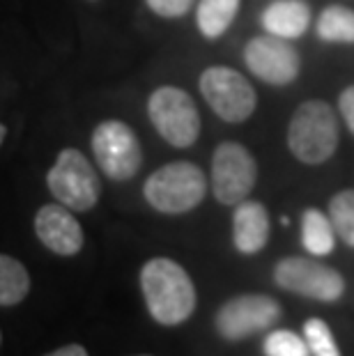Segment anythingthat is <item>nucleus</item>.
Here are the masks:
<instances>
[{"instance_id":"obj_24","label":"nucleus","mask_w":354,"mask_h":356,"mask_svg":"<svg viewBox=\"0 0 354 356\" xmlns=\"http://www.w3.org/2000/svg\"><path fill=\"white\" fill-rule=\"evenodd\" d=\"M44 356H88V352H86V347H81V345H65V347H60V350L49 352Z\"/></svg>"},{"instance_id":"obj_22","label":"nucleus","mask_w":354,"mask_h":356,"mask_svg":"<svg viewBox=\"0 0 354 356\" xmlns=\"http://www.w3.org/2000/svg\"><path fill=\"white\" fill-rule=\"evenodd\" d=\"M147 7L163 19H179L191 10L193 0H145Z\"/></svg>"},{"instance_id":"obj_7","label":"nucleus","mask_w":354,"mask_h":356,"mask_svg":"<svg viewBox=\"0 0 354 356\" xmlns=\"http://www.w3.org/2000/svg\"><path fill=\"white\" fill-rule=\"evenodd\" d=\"M200 92L209 108L225 122H244L258 106L253 86L232 67H209L200 76Z\"/></svg>"},{"instance_id":"obj_11","label":"nucleus","mask_w":354,"mask_h":356,"mask_svg":"<svg viewBox=\"0 0 354 356\" xmlns=\"http://www.w3.org/2000/svg\"><path fill=\"white\" fill-rule=\"evenodd\" d=\"M244 63L269 86H290L299 76V53L274 35L253 37L244 49Z\"/></svg>"},{"instance_id":"obj_18","label":"nucleus","mask_w":354,"mask_h":356,"mask_svg":"<svg viewBox=\"0 0 354 356\" xmlns=\"http://www.w3.org/2000/svg\"><path fill=\"white\" fill-rule=\"evenodd\" d=\"M318 37L331 44H354V10L331 5L318 19Z\"/></svg>"},{"instance_id":"obj_20","label":"nucleus","mask_w":354,"mask_h":356,"mask_svg":"<svg viewBox=\"0 0 354 356\" xmlns=\"http://www.w3.org/2000/svg\"><path fill=\"white\" fill-rule=\"evenodd\" d=\"M304 340L311 350V356H341L338 352V345L334 336H331V329L325 320H318V317H311L304 324Z\"/></svg>"},{"instance_id":"obj_9","label":"nucleus","mask_w":354,"mask_h":356,"mask_svg":"<svg viewBox=\"0 0 354 356\" xmlns=\"http://www.w3.org/2000/svg\"><path fill=\"white\" fill-rule=\"evenodd\" d=\"M274 280L283 290L315 301H336L345 292L343 276L311 257H285L276 264Z\"/></svg>"},{"instance_id":"obj_10","label":"nucleus","mask_w":354,"mask_h":356,"mask_svg":"<svg viewBox=\"0 0 354 356\" xmlns=\"http://www.w3.org/2000/svg\"><path fill=\"white\" fill-rule=\"evenodd\" d=\"M281 317V304L267 294H242L218 308L216 331L225 340H242L272 329Z\"/></svg>"},{"instance_id":"obj_12","label":"nucleus","mask_w":354,"mask_h":356,"mask_svg":"<svg viewBox=\"0 0 354 356\" xmlns=\"http://www.w3.org/2000/svg\"><path fill=\"white\" fill-rule=\"evenodd\" d=\"M35 232L56 255L72 257L83 248V228L65 204H44L35 216Z\"/></svg>"},{"instance_id":"obj_6","label":"nucleus","mask_w":354,"mask_h":356,"mask_svg":"<svg viewBox=\"0 0 354 356\" xmlns=\"http://www.w3.org/2000/svg\"><path fill=\"white\" fill-rule=\"evenodd\" d=\"M92 152L102 172L113 181L131 179L143 165V149L129 124L106 120L92 131Z\"/></svg>"},{"instance_id":"obj_16","label":"nucleus","mask_w":354,"mask_h":356,"mask_svg":"<svg viewBox=\"0 0 354 356\" xmlns=\"http://www.w3.org/2000/svg\"><path fill=\"white\" fill-rule=\"evenodd\" d=\"M239 12V0H200L195 12V24L202 37L216 40L232 26Z\"/></svg>"},{"instance_id":"obj_17","label":"nucleus","mask_w":354,"mask_h":356,"mask_svg":"<svg viewBox=\"0 0 354 356\" xmlns=\"http://www.w3.org/2000/svg\"><path fill=\"white\" fill-rule=\"evenodd\" d=\"M30 292V274L19 260L0 255V306H17Z\"/></svg>"},{"instance_id":"obj_21","label":"nucleus","mask_w":354,"mask_h":356,"mask_svg":"<svg viewBox=\"0 0 354 356\" xmlns=\"http://www.w3.org/2000/svg\"><path fill=\"white\" fill-rule=\"evenodd\" d=\"M267 356H311L306 340L295 331L281 329V331H272L265 338V345H262Z\"/></svg>"},{"instance_id":"obj_1","label":"nucleus","mask_w":354,"mask_h":356,"mask_svg":"<svg viewBox=\"0 0 354 356\" xmlns=\"http://www.w3.org/2000/svg\"><path fill=\"white\" fill-rule=\"evenodd\" d=\"M140 290L150 315L163 327H177L195 310V287L184 267L170 257H152L140 269Z\"/></svg>"},{"instance_id":"obj_15","label":"nucleus","mask_w":354,"mask_h":356,"mask_svg":"<svg viewBox=\"0 0 354 356\" xmlns=\"http://www.w3.org/2000/svg\"><path fill=\"white\" fill-rule=\"evenodd\" d=\"M301 244L311 255H329L336 246V230L331 218L320 209H306L301 214Z\"/></svg>"},{"instance_id":"obj_13","label":"nucleus","mask_w":354,"mask_h":356,"mask_svg":"<svg viewBox=\"0 0 354 356\" xmlns=\"http://www.w3.org/2000/svg\"><path fill=\"white\" fill-rule=\"evenodd\" d=\"M232 239L239 253L255 255L267 246L269 214L260 202L242 200L232 216Z\"/></svg>"},{"instance_id":"obj_19","label":"nucleus","mask_w":354,"mask_h":356,"mask_svg":"<svg viewBox=\"0 0 354 356\" xmlns=\"http://www.w3.org/2000/svg\"><path fill=\"white\" fill-rule=\"evenodd\" d=\"M329 218L338 237L350 248H354V191L352 188L336 193L334 198L329 200Z\"/></svg>"},{"instance_id":"obj_4","label":"nucleus","mask_w":354,"mask_h":356,"mask_svg":"<svg viewBox=\"0 0 354 356\" xmlns=\"http://www.w3.org/2000/svg\"><path fill=\"white\" fill-rule=\"evenodd\" d=\"M47 184L54 198L72 211L92 209L102 195V181L97 177V170L86 154L74 147H65L58 154L47 175Z\"/></svg>"},{"instance_id":"obj_25","label":"nucleus","mask_w":354,"mask_h":356,"mask_svg":"<svg viewBox=\"0 0 354 356\" xmlns=\"http://www.w3.org/2000/svg\"><path fill=\"white\" fill-rule=\"evenodd\" d=\"M5 134H7V129L0 124V145H3V140H5Z\"/></svg>"},{"instance_id":"obj_23","label":"nucleus","mask_w":354,"mask_h":356,"mask_svg":"<svg viewBox=\"0 0 354 356\" xmlns=\"http://www.w3.org/2000/svg\"><path fill=\"white\" fill-rule=\"evenodd\" d=\"M338 108H341V115L345 120V124L354 134V86L345 88L341 92V99H338Z\"/></svg>"},{"instance_id":"obj_14","label":"nucleus","mask_w":354,"mask_h":356,"mask_svg":"<svg viewBox=\"0 0 354 356\" xmlns=\"http://www.w3.org/2000/svg\"><path fill=\"white\" fill-rule=\"evenodd\" d=\"M260 24L267 35L297 40L311 26V10L301 0H276L262 12Z\"/></svg>"},{"instance_id":"obj_8","label":"nucleus","mask_w":354,"mask_h":356,"mask_svg":"<svg viewBox=\"0 0 354 356\" xmlns=\"http://www.w3.org/2000/svg\"><path fill=\"white\" fill-rule=\"evenodd\" d=\"M258 181V163L244 145L225 140L212 156V191L221 204H239Z\"/></svg>"},{"instance_id":"obj_2","label":"nucleus","mask_w":354,"mask_h":356,"mask_svg":"<svg viewBox=\"0 0 354 356\" xmlns=\"http://www.w3.org/2000/svg\"><path fill=\"white\" fill-rule=\"evenodd\" d=\"M288 147L301 163H325L338 147L336 113L327 102H304L288 124Z\"/></svg>"},{"instance_id":"obj_3","label":"nucleus","mask_w":354,"mask_h":356,"mask_svg":"<svg viewBox=\"0 0 354 356\" xmlns=\"http://www.w3.org/2000/svg\"><path fill=\"white\" fill-rule=\"evenodd\" d=\"M145 200L161 214H184L195 209L207 193V179L191 161H172L161 165L143 186Z\"/></svg>"},{"instance_id":"obj_5","label":"nucleus","mask_w":354,"mask_h":356,"mask_svg":"<svg viewBox=\"0 0 354 356\" xmlns=\"http://www.w3.org/2000/svg\"><path fill=\"white\" fill-rule=\"evenodd\" d=\"M147 115L159 136L172 147H189L200 136V113L182 88H156L147 102Z\"/></svg>"}]
</instances>
